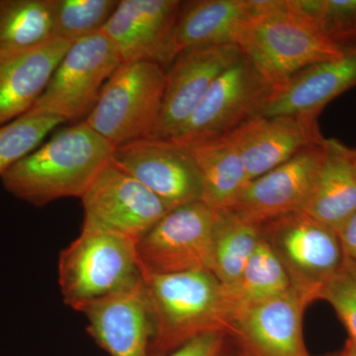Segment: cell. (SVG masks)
I'll return each mask as SVG.
<instances>
[{"mask_svg": "<svg viewBox=\"0 0 356 356\" xmlns=\"http://www.w3.org/2000/svg\"><path fill=\"white\" fill-rule=\"evenodd\" d=\"M291 286L284 267L261 238L240 278L233 284L222 285L228 327L229 318L241 309L280 295Z\"/></svg>", "mask_w": 356, "mask_h": 356, "instance_id": "cell-23", "label": "cell"}, {"mask_svg": "<svg viewBox=\"0 0 356 356\" xmlns=\"http://www.w3.org/2000/svg\"><path fill=\"white\" fill-rule=\"evenodd\" d=\"M72 44L51 38L33 48L0 51V126L31 108Z\"/></svg>", "mask_w": 356, "mask_h": 356, "instance_id": "cell-19", "label": "cell"}, {"mask_svg": "<svg viewBox=\"0 0 356 356\" xmlns=\"http://www.w3.org/2000/svg\"><path fill=\"white\" fill-rule=\"evenodd\" d=\"M115 147L86 122L56 133L0 179L14 197L36 207L79 197L111 161Z\"/></svg>", "mask_w": 356, "mask_h": 356, "instance_id": "cell-1", "label": "cell"}, {"mask_svg": "<svg viewBox=\"0 0 356 356\" xmlns=\"http://www.w3.org/2000/svg\"><path fill=\"white\" fill-rule=\"evenodd\" d=\"M181 3L178 0H120L102 32L114 44L122 64L149 60L163 67V53Z\"/></svg>", "mask_w": 356, "mask_h": 356, "instance_id": "cell-18", "label": "cell"}, {"mask_svg": "<svg viewBox=\"0 0 356 356\" xmlns=\"http://www.w3.org/2000/svg\"><path fill=\"white\" fill-rule=\"evenodd\" d=\"M316 300L312 293L291 286L234 314L229 336L248 356H311L304 341L303 318Z\"/></svg>", "mask_w": 356, "mask_h": 356, "instance_id": "cell-11", "label": "cell"}, {"mask_svg": "<svg viewBox=\"0 0 356 356\" xmlns=\"http://www.w3.org/2000/svg\"><path fill=\"white\" fill-rule=\"evenodd\" d=\"M185 147L202 177V202L217 212L228 210L250 181L236 147L228 137Z\"/></svg>", "mask_w": 356, "mask_h": 356, "instance_id": "cell-22", "label": "cell"}, {"mask_svg": "<svg viewBox=\"0 0 356 356\" xmlns=\"http://www.w3.org/2000/svg\"><path fill=\"white\" fill-rule=\"evenodd\" d=\"M336 232L344 257L356 266V211Z\"/></svg>", "mask_w": 356, "mask_h": 356, "instance_id": "cell-31", "label": "cell"}, {"mask_svg": "<svg viewBox=\"0 0 356 356\" xmlns=\"http://www.w3.org/2000/svg\"><path fill=\"white\" fill-rule=\"evenodd\" d=\"M259 228L292 286L320 299L323 286L346 261L337 232L303 211L271 220Z\"/></svg>", "mask_w": 356, "mask_h": 356, "instance_id": "cell-8", "label": "cell"}, {"mask_svg": "<svg viewBox=\"0 0 356 356\" xmlns=\"http://www.w3.org/2000/svg\"><path fill=\"white\" fill-rule=\"evenodd\" d=\"M261 241L259 226L220 212L213 238L210 273L222 285L233 284L242 275Z\"/></svg>", "mask_w": 356, "mask_h": 356, "instance_id": "cell-24", "label": "cell"}, {"mask_svg": "<svg viewBox=\"0 0 356 356\" xmlns=\"http://www.w3.org/2000/svg\"><path fill=\"white\" fill-rule=\"evenodd\" d=\"M111 163L144 184L172 209L203 199V181L187 147L145 139L115 147Z\"/></svg>", "mask_w": 356, "mask_h": 356, "instance_id": "cell-12", "label": "cell"}, {"mask_svg": "<svg viewBox=\"0 0 356 356\" xmlns=\"http://www.w3.org/2000/svg\"><path fill=\"white\" fill-rule=\"evenodd\" d=\"M320 299L336 311L350 339L356 344V266L346 259L343 267L323 286Z\"/></svg>", "mask_w": 356, "mask_h": 356, "instance_id": "cell-29", "label": "cell"}, {"mask_svg": "<svg viewBox=\"0 0 356 356\" xmlns=\"http://www.w3.org/2000/svg\"><path fill=\"white\" fill-rule=\"evenodd\" d=\"M238 356H248V355H245V353H243L242 355H240ZM327 356H337V355H327Z\"/></svg>", "mask_w": 356, "mask_h": 356, "instance_id": "cell-33", "label": "cell"}, {"mask_svg": "<svg viewBox=\"0 0 356 356\" xmlns=\"http://www.w3.org/2000/svg\"><path fill=\"white\" fill-rule=\"evenodd\" d=\"M271 88L310 65L343 57L299 0H255L254 15L236 41Z\"/></svg>", "mask_w": 356, "mask_h": 356, "instance_id": "cell-2", "label": "cell"}, {"mask_svg": "<svg viewBox=\"0 0 356 356\" xmlns=\"http://www.w3.org/2000/svg\"><path fill=\"white\" fill-rule=\"evenodd\" d=\"M122 65L111 40L99 32L70 46L48 86L25 114L76 121L90 113L103 86Z\"/></svg>", "mask_w": 356, "mask_h": 356, "instance_id": "cell-6", "label": "cell"}, {"mask_svg": "<svg viewBox=\"0 0 356 356\" xmlns=\"http://www.w3.org/2000/svg\"><path fill=\"white\" fill-rule=\"evenodd\" d=\"M136 243L83 224L81 235L58 257V284L65 304L79 312L140 280Z\"/></svg>", "mask_w": 356, "mask_h": 356, "instance_id": "cell-4", "label": "cell"}, {"mask_svg": "<svg viewBox=\"0 0 356 356\" xmlns=\"http://www.w3.org/2000/svg\"><path fill=\"white\" fill-rule=\"evenodd\" d=\"M165 86L161 65L149 60L122 64L84 122L115 147L149 138L161 113Z\"/></svg>", "mask_w": 356, "mask_h": 356, "instance_id": "cell-5", "label": "cell"}, {"mask_svg": "<svg viewBox=\"0 0 356 356\" xmlns=\"http://www.w3.org/2000/svg\"><path fill=\"white\" fill-rule=\"evenodd\" d=\"M318 29L341 50L356 48V0H299Z\"/></svg>", "mask_w": 356, "mask_h": 356, "instance_id": "cell-28", "label": "cell"}, {"mask_svg": "<svg viewBox=\"0 0 356 356\" xmlns=\"http://www.w3.org/2000/svg\"><path fill=\"white\" fill-rule=\"evenodd\" d=\"M243 57L235 44L182 51L165 70L158 122L149 138L168 140L184 127L217 77Z\"/></svg>", "mask_w": 356, "mask_h": 356, "instance_id": "cell-13", "label": "cell"}, {"mask_svg": "<svg viewBox=\"0 0 356 356\" xmlns=\"http://www.w3.org/2000/svg\"><path fill=\"white\" fill-rule=\"evenodd\" d=\"M229 337L224 331L205 332L165 356H229Z\"/></svg>", "mask_w": 356, "mask_h": 356, "instance_id": "cell-30", "label": "cell"}, {"mask_svg": "<svg viewBox=\"0 0 356 356\" xmlns=\"http://www.w3.org/2000/svg\"><path fill=\"white\" fill-rule=\"evenodd\" d=\"M318 117H252L227 136L242 159L248 179L261 177L308 147L324 144Z\"/></svg>", "mask_w": 356, "mask_h": 356, "instance_id": "cell-15", "label": "cell"}, {"mask_svg": "<svg viewBox=\"0 0 356 356\" xmlns=\"http://www.w3.org/2000/svg\"><path fill=\"white\" fill-rule=\"evenodd\" d=\"M51 38V0H0V51L33 48Z\"/></svg>", "mask_w": 356, "mask_h": 356, "instance_id": "cell-25", "label": "cell"}, {"mask_svg": "<svg viewBox=\"0 0 356 356\" xmlns=\"http://www.w3.org/2000/svg\"><path fill=\"white\" fill-rule=\"evenodd\" d=\"M120 0H51L54 38L74 44L102 32Z\"/></svg>", "mask_w": 356, "mask_h": 356, "instance_id": "cell-26", "label": "cell"}, {"mask_svg": "<svg viewBox=\"0 0 356 356\" xmlns=\"http://www.w3.org/2000/svg\"><path fill=\"white\" fill-rule=\"evenodd\" d=\"M323 149L324 144L308 147L283 165L250 180L224 212L241 221L261 226L301 211L322 158Z\"/></svg>", "mask_w": 356, "mask_h": 356, "instance_id": "cell-14", "label": "cell"}, {"mask_svg": "<svg viewBox=\"0 0 356 356\" xmlns=\"http://www.w3.org/2000/svg\"><path fill=\"white\" fill-rule=\"evenodd\" d=\"M301 211L334 231L355 212L353 149L336 139H325L322 158Z\"/></svg>", "mask_w": 356, "mask_h": 356, "instance_id": "cell-21", "label": "cell"}, {"mask_svg": "<svg viewBox=\"0 0 356 356\" xmlns=\"http://www.w3.org/2000/svg\"><path fill=\"white\" fill-rule=\"evenodd\" d=\"M343 51V57L310 65L271 88L254 117L320 116L332 100L356 86V48Z\"/></svg>", "mask_w": 356, "mask_h": 356, "instance_id": "cell-17", "label": "cell"}, {"mask_svg": "<svg viewBox=\"0 0 356 356\" xmlns=\"http://www.w3.org/2000/svg\"><path fill=\"white\" fill-rule=\"evenodd\" d=\"M88 332L110 356H149L153 318L142 277L81 309Z\"/></svg>", "mask_w": 356, "mask_h": 356, "instance_id": "cell-16", "label": "cell"}, {"mask_svg": "<svg viewBox=\"0 0 356 356\" xmlns=\"http://www.w3.org/2000/svg\"><path fill=\"white\" fill-rule=\"evenodd\" d=\"M337 356H356V344L348 339L343 350Z\"/></svg>", "mask_w": 356, "mask_h": 356, "instance_id": "cell-32", "label": "cell"}, {"mask_svg": "<svg viewBox=\"0 0 356 356\" xmlns=\"http://www.w3.org/2000/svg\"><path fill=\"white\" fill-rule=\"evenodd\" d=\"M153 318L149 356H165L194 337L228 334L222 284L210 271L142 275Z\"/></svg>", "mask_w": 356, "mask_h": 356, "instance_id": "cell-3", "label": "cell"}, {"mask_svg": "<svg viewBox=\"0 0 356 356\" xmlns=\"http://www.w3.org/2000/svg\"><path fill=\"white\" fill-rule=\"evenodd\" d=\"M64 121L56 117L24 114L0 126V177L42 144Z\"/></svg>", "mask_w": 356, "mask_h": 356, "instance_id": "cell-27", "label": "cell"}, {"mask_svg": "<svg viewBox=\"0 0 356 356\" xmlns=\"http://www.w3.org/2000/svg\"><path fill=\"white\" fill-rule=\"evenodd\" d=\"M353 154H355V158L356 161V149H353Z\"/></svg>", "mask_w": 356, "mask_h": 356, "instance_id": "cell-34", "label": "cell"}, {"mask_svg": "<svg viewBox=\"0 0 356 356\" xmlns=\"http://www.w3.org/2000/svg\"><path fill=\"white\" fill-rule=\"evenodd\" d=\"M219 215L202 201L170 210L136 243L140 274L210 271Z\"/></svg>", "mask_w": 356, "mask_h": 356, "instance_id": "cell-7", "label": "cell"}, {"mask_svg": "<svg viewBox=\"0 0 356 356\" xmlns=\"http://www.w3.org/2000/svg\"><path fill=\"white\" fill-rule=\"evenodd\" d=\"M255 0L182 1L163 57L165 70L182 51L235 44L243 25L254 15Z\"/></svg>", "mask_w": 356, "mask_h": 356, "instance_id": "cell-20", "label": "cell"}, {"mask_svg": "<svg viewBox=\"0 0 356 356\" xmlns=\"http://www.w3.org/2000/svg\"><path fill=\"white\" fill-rule=\"evenodd\" d=\"M270 90L243 56L217 77L188 121L168 140L191 147L227 137L254 116Z\"/></svg>", "mask_w": 356, "mask_h": 356, "instance_id": "cell-9", "label": "cell"}, {"mask_svg": "<svg viewBox=\"0 0 356 356\" xmlns=\"http://www.w3.org/2000/svg\"><path fill=\"white\" fill-rule=\"evenodd\" d=\"M83 224L137 243L172 210L139 180L110 161L81 196Z\"/></svg>", "mask_w": 356, "mask_h": 356, "instance_id": "cell-10", "label": "cell"}]
</instances>
